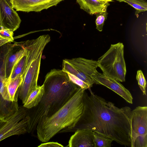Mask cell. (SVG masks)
Returning <instances> with one entry per match:
<instances>
[{
    "mask_svg": "<svg viewBox=\"0 0 147 147\" xmlns=\"http://www.w3.org/2000/svg\"><path fill=\"white\" fill-rule=\"evenodd\" d=\"M23 81L22 75L20 74L14 79L9 80L7 83V89L10 101L15 100L16 93Z\"/></svg>",
    "mask_w": 147,
    "mask_h": 147,
    "instance_id": "16",
    "label": "cell"
},
{
    "mask_svg": "<svg viewBox=\"0 0 147 147\" xmlns=\"http://www.w3.org/2000/svg\"><path fill=\"white\" fill-rule=\"evenodd\" d=\"M43 84L38 86L37 88L30 94L23 107L28 109L34 107L39 103L44 93Z\"/></svg>",
    "mask_w": 147,
    "mask_h": 147,
    "instance_id": "15",
    "label": "cell"
},
{
    "mask_svg": "<svg viewBox=\"0 0 147 147\" xmlns=\"http://www.w3.org/2000/svg\"><path fill=\"white\" fill-rule=\"evenodd\" d=\"M131 147L138 136L147 134V107L139 106L131 111L130 117Z\"/></svg>",
    "mask_w": 147,
    "mask_h": 147,
    "instance_id": "8",
    "label": "cell"
},
{
    "mask_svg": "<svg viewBox=\"0 0 147 147\" xmlns=\"http://www.w3.org/2000/svg\"><path fill=\"white\" fill-rule=\"evenodd\" d=\"M85 90L80 88L61 109L50 117L38 123L36 130L40 141L43 142H48L61 130L74 126L83 111V96Z\"/></svg>",
    "mask_w": 147,
    "mask_h": 147,
    "instance_id": "3",
    "label": "cell"
},
{
    "mask_svg": "<svg viewBox=\"0 0 147 147\" xmlns=\"http://www.w3.org/2000/svg\"><path fill=\"white\" fill-rule=\"evenodd\" d=\"M124 47L121 42L111 44L108 50L98 60L99 67L103 73L119 82L125 81L126 69Z\"/></svg>",
    "mask_w": 147,
    "mask_h": 147,
    "instance_id": "5",
    "label": "cell"
},
{
    "mask_svg": "<svg viewBox=\"0 0 147 147\" xmlns=\"http://www.w3.org/2000/svg\"><path fill=\"white\" fill-rule=\"evenodd\" d=\"M63 0H13L12 8L17 11L40 12L56 6Z\"/></svg>",
    "mask_w": 147,
    "mask_h": 147,
    "instance_id": "11",
    "label": "cell"
},
{
    "mask_svg": "<svg viewBox=\"0 0 147 147\" xmlns=\"http://www.w3.org/2000/svg\"><path fill=\"white\" fill-rule=\"evenodd\" d=\"M81 9L90 15L107 11L109 2L99 0H76Z\"/></svg>",
    "mask_w": 147,
    "mask_h": 147,
    "instance_id": "14",
    "label": "cell"
},
{
    "mask_svg": "<svg viewBox=\"0 0 147 147\" xmlns=\"http://www.w3.org/2000/svg\"><path fill=\"white\" fill-rule=\"evenodd\" d=\"M9 42H12L9 39L4 38L0 35V47Z\"/></svg>",
    "mask_w": 147,
    "mask_h": 147,
    "instance_id": "25",
    "label": "cell"
},
{
    "mask_svg": "<svg viewBox=\"0 0 147 147\" xmlns=\"http://www.w3.org/2000/svg\"><path fill=\"white\" fill-rule=\"evenodd\" d=\"M13 35V32L10 30L0 29V35L4 38L10 40L12 42L14 41Z\"/></svg>",
    "mask_w": 147,
    "mask_h": 147,
    "instance_id": "23",
    "label": "cell"
},
{
    "mask_svg": "<svg viewBox=\"0 0 147 147\" xmlns=\"http://www.w3.org/2000/svg\"><path fill=\"white\" fill-rule=\"evenodd\" d=\"M133 147H147V134L138 136L134 141Z\"/></svg>",
    "mask_w": 147,
    "mask_h": 147,
    "instance_id": "22",
    "label": "cell"
},
{
    "mask_svg": "<svg viewBox=\"0 0 147 147\" xmlns=\"http://www.w3.org/2000/svg\"><path fill=\"white\" fill-rule=\"evenodd\" d=\"M93 131L81 129L77 130L70 137L69 147H94Z\"/></svg>",
    "mask_w": 147,
    "mask_h": 147,
    "instance_id": "12",
    "label": "cell"
},
{
    "mask_svg": "<svg viewBox=\"0 0 147 147\" xmlns=\"http://www.w3.org/2000/svg\"><path fill=\"white\" fill-rule=\"evenodd\" d=\"M120 2H124L134 8L136 10L135 15L138 18L139 14L147 10V2L146 0H116Z\"/></svg>",
    "mask_w": 147,
    "mask_h": 147,
    "instance_id": "18",
    "label": "cell"
},
{
    "mask_svg": "<svg viewBox=\"0 0 147 147\" xmlns=\"http://www.w3.org/2000/svg\"><path fill=\"white\" fill-rule=\"evenodd\" d=\"M21 20L16 11L5 0H0V29L13 32L19 27Z\"/></svg>",
    "mask_w": 147,
    "mask_h": 147,
    "instance_id": "10",
    "label": "cell"
},
{
    "mask_svg": "<svg viewBox=\"0 0 147 147\" xmlns=\"http://www.w3.org/2000/svg\"><path fill=\"white\" fill-rule=\"evenodd\" d=\"M26 115L25 109L20 108L6 118L0 127V142L10 136L27 132L30 118Z\"/></svg>",
    "mask_w": 147,
    "mask_h": 147,
    "instance_id": "7",
    "label": "cell"
},
{
    "mask_svg": "<svg viewBox=\"0 0 147 147\" xmlns=\"http://www.w3.org/2000/svg\"><path fill=\"white\" fill-rule=\"evenodd\" d=\"M24 46L26 49L25 52L14 66L8 81L14 79L20 74L22 75L25 67L28 57L27 51Z\"/></svg>",
    "mask_w": 147,
    "mask_h": 147,
    "instance_id": "17",
    "label": "cell"
},
{
    "mask_svg": "<svg viewBox=\"0 0 147 147\" xmlns=\"http://www.w3.org/2000/svg\"><path fill=\"white\" fill-rule=\"evenodd\" d=\"M99 0L106 1H107V2H110L113 1L114 0Z\"/></svg>",
    "mask_w": 147,
    "mask_h": 147,
    "instance_id": "27",
    "label": "cell"
},
{
    "mask_svg": "<svg viewBox=\"0 0 147 147\" xmlns=\"http://www.w3.org/2000/svg\"><path fill=\"white\" fill-rule=\"evenodd\" d=\"M26 49L22 42H15L7 55L6 62V74L8 80L13 68L24 54Z\"/></svg>",
    "mask_w": 147,
    "mask_h": 147,
    "instance_id": "13",
    "label": "cell"
},
{
    "mask_svg": "<svg viewBox=\"0 0 147 147\" xmlns=\"http://www.w3.org/2000/svg\"><path fill=\"white\" fill-rule=\"evenodd\" d=\"M95 23L96 28L100 32L103 30L104 22L107 19L108 13L107 11H102L96 13Z\"/></svg>",
    "mask_w": 147,
    "mask_h": 147,
    "instance_id": "20",
    "label": "cell"
},
{
    "mask_svg": "<svg viewBox=\"0 0 147 147\" xmlns=\"http://www.w3.org/2000/svg\"><path fill=\"white\" fill-rule=\"evenodd\" d=\"M92 78L94 84L107 87L120 96L128 102L132 104L133 98L130 92L117 81L107 76L103 73L98 72L92 76Z\"/></svg>",
    "mask_w": 147,
    "mask_h": 147,
    "instance_id": "9",
    "label": "cell"
},
{
    "mask_svg": "<svg viewBox=\"0 0 147 147\" xmlns=\"http://www.w3.org/2000/svg\"><path fill=\"white\" fill-rule=\"evenodd\" d=\"M63 146L61 144L57 142H44L38 146V147H63Z\"/></svg>",
    "mask_w": 147,
    "mask_h": 147,
    "instance_id": "24",
    "label": "cell"
},
{
    "mask_svg": "<svg viewBox=\"0 0 147 147\" xmlns=\"http://www.w3.org/2000/svg\"><path fill=\"white\" fill-rule=\"evenodd\" d=\"M136 79L139 86L143 92V94L146 95V82L143 73L141 70L137 71Z\"/></svg>",
    "mask_w": 147,
    "mask_h": 147,
    "instance_id": "21",
    "label": "cell"
},
{
    "mask_svg": "<svg viewBox=\"0 0 147 147\" xmlns=\"http://www.w3.org/2000/svg\"><path fill=\"white\" fill-rule=\"evenodd\" d=\"M1 117H0V120H1Z\"/></svg>",
    "mask_w": 147,
    "mask_h": 147,
    "instance_id": "28",
    "label": "cell"
},
{
    "mask_svg": "<svg viewBox=\"0 0 147 147\" xmlns=\"http://www.w3.org/2000/svg\"><path fill=\"white\" fill-rule=\"evenodd\" d=\"M9 5L12 7L13 0H5Z\"/></svg>",
    "mask_w": 147,
    "mask_h": 147,
    "instance_id": "26",
    "label": "cell"
},
{
    "mask_svg": "<svg viewBox=\"0 0 147 147\" xmlns=\"http://www.w3.org/2000/svg\"><path fill=\"white\" fill-rule=\"evenodd\" d=\"M90 95L85 91L84 108L80 118L74 126L61 130L59 133L75 132L85 129L105 136L117 143L130 146L131 108H119L113 103L94 94L89 88Z\"/></svg>",
    "mask_w": 147,
    "mask_h": 147,
    "instance_id": "1",
    "label": "cell"
},
{
    "mask_svg": "<svg viewBox=\"0 0 147 147\" xmlns=\"http://www.w3.org/2000/svg\"><path fill=\"white\" fill-rule=\"evenodd\" d=\"M51 38L49 34L35 39L22 41L28 52L26 64L22 73L23 81L19 87L20 98L24 104L30 94L37 88L43 51Z\"/></svg>",
    "mask_w": 147,
    "mask_h": 147,
    "instance_id": "4",
    "label": "cell"
},
{
    "mask_svg": "<svg viewBox=\"0 0 147 147\" xmlns=\"http://www.w3.org/2000/svg\"><path fill=\"white\" fill-rule=\"evenodd\" d=\"M43 85L44 91L41 100L27 113L30 118L27 128L29 133H33L40 121L55 113L80 88L71 81L67 73L56 69L47 73Z\"/></svg>",
    "mask_w": 147,
    "mask_h": 147,
    "instance_id": "2",
    "label": "cell"
},
{
    "mask_svg": "<svg viewBox=\"0 0 147 147\" xmlns=\"http://www.w3.org/2000/svg\"><path fill=\"white\" fill-rule=\"evenodd\" d=\"M98 61L82 57L63 60L62 70L83 81L91 87L94 84L92 76L98 71Z\"/></svg>",
    "mask_w": 147,
    "mask_h": 147,
    "instance_id": "6",
    "label": "cell"
},
{
    "mask_svg": "<svg viewBox=\"0 0 147 147\" xmlns=\"http://www.w3.org/2000/svg\"><path fill=\"white\" fill-rule=\"evenodd\" d=\"M94 147H110L113 141L109 138L93 131Z\"/></svg>",
    "mask_w": 147,
    "mask_h": 147,
    "instance_id": "19",
    "label": "cell"
}]
</instances>
